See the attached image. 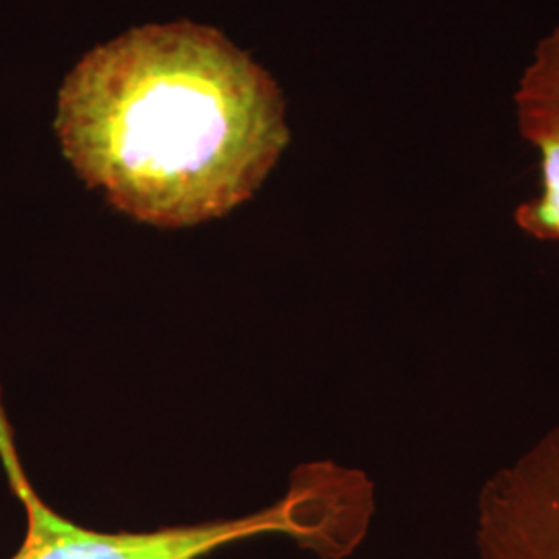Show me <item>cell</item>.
Instances as JSON below:
<instances>
[{"label":"cell","instance_id":"obj_4","mask_svg":"<svg viewBox=\"0 0 559 559\" xmlns=\"http://www.w3.org/2000/svg\"><path fill=\"white\" fill-rule=\"evenodd\" d=\"M522 138L539 152V193L514 218L528 237L559 242V27L540 40L516 90Z\"/></svg>","mask_w":559,"mask_h":559},{"label":"cell","instance_id":"obj_1","mask_svg":"<svg viewBox=\"0 0 559 559\" xmlns=\"http://www.w3.org/2000/svg\"><path fill=\"white\" fill-rule=\"evenodd\" d=\"M278 83L218 29L145 25L59 92L64 158L133 221L185 228L251 200L290 141Z\"/></svg>","mask_w":559,"mask_h":559},{"label":"cell","instance_id":"obj_3","mask_svg":"<svg viewBox=\"0 0 559 559\" xmlns=\"http://www.w3.org/2000/svg\"><path fill=\"white\" fill-rule=\"evenodd\" d=\"M479 559H559V425L483 485Z\"/></svg>","mask_w":559,"mask_h":559},{"label":"cell","instance_id":"obj_2","mask_svg":"<svg viewBox=\"0 0 559 559\" xmlns=\"http://www.w3.org/2000/svg\"><path fill=\"white\" fill-rule=\"evenodd\" d=\"M0 462L27 520L25 537L11 559H203L226 545L253 537L284 535L305 547L316 537L313 501L300 485H293L274 506L240 519L207 520L141 533H104L81 526L55 512L32 487L2 402Z\"/></svg>","mask_w":559,"mask_h":559}]
</instances>
